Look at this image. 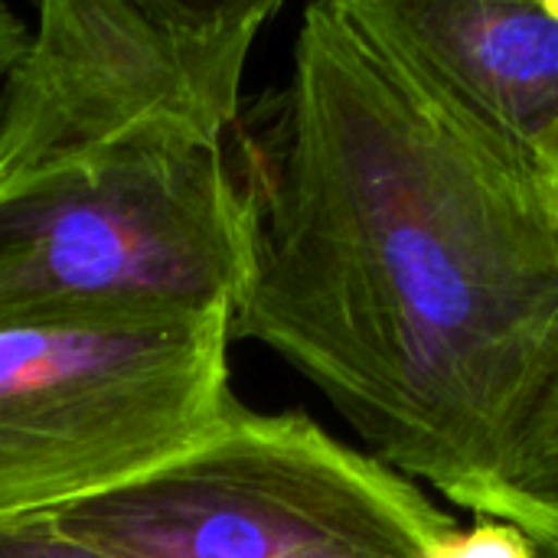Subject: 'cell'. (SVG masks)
<instances>
[{"mask_svg": "<svg viewBox=\"0 0 558 558\" xmlns=\"http://www.w3.org/2000/svg\"><path fill=\"white\" fill-rule=\"evenodd\" d=\"M464 510L481 520L558 533V376L526 418L500 474Z\"/></svg>", "mask_w": 558, "mask_h": 558, "instance_id": "cell-6", "label": "cell"}, {"mask_svg": "<svg viewBox=\"0 0 558 558\" xmlns=\"http://www.w3.org/2000/svg\"><path fill=\"white\" fill-rule=\"evenodd\" d=\"M232 314L0 330V526L157 471L239 405Z\"/></svg>", "mask_w": 558, "mask_h": 558, "instance_id": "cell-4", "label": "cell"}, {"mask_svg": "<svg viewBox=\"0 0 558 558\" xmlns=\"http://www.w3.org/2000/svg\"><path fill=\"white\" fill-rule=\"evenodd\" d=\"M232 340L311 379L402 477L464 507L558 376V193L350 7L311 3L248 141Z\"/></svg>", "mask_w": 558, "mask_h": 558, "instance_id": "cell-1", "label": "cell"}, {"mask_svg": "<svg viewBox=\"0 0 558 558\" xmlns=\"http://www.w3.org/2000/svg\"><path fill=\"white\" fill-rule=\"evenodd\" d=\"M0 558H114L65 536L52 513L13 520L0 526Z\"/></svg>", "mask_w": 558, "mask_h": 558, "instance_id": "cell-8", "label": "cell"}, {"mask_svg": "<svg viewBox=\"0 0 558 558\" xmlns=\"http://www.w3.org/2000/svg\"><path fill=\"white\" fill-rule=\"evenodd\" d=\"M539 549V558H558V533H543V530H526Z\"/></svg>", "mask_w": 558, "mask_h": 558, "instance_id": "cell-10", "label": "cell"}, {"mask_svg": "<svg viewBox=\"0 0 558 558\" xmlns=\"http://www.w3.org/2000/svg\"><path fill=\"white\" fill-rule=\"evenodd\" d=\"M461 118L558 193V0H350Z\"/></svg>", "mask_w": 558, "mask_h": 558, "instance_id": "cell-5", "label": "cell"}, {"mask_svg": "<svg viewBox=\"0 0 558 558\" xmlns=\"http://www.w3.org/2000/svg\"><path fill=\"white\" fill-rule=\"evenodd\" d=\"M29 29H33V23H26L13 7H7L0 0V95H3L10 69L16 65V59L23 56V49L29 43Z\"/></svg>", "mask_w": 558, "mask_h": 558, "instance_id": "cell-9", "label": "cell"}, {"mask_svg": "<svg viewBox=\"0 0 558 558\" xmlns=\"http://www.w3.org/2000/svg\"><path fill=\"white\" fill-rule=\"evenodd\" d=\"M425 558H539L533 536L507 520H481L438 539Z\"/></svg>", "mask_w": 558, "mask_h": 558, "instance_id": "cell-7", "label": "cell"}, {"mask_svg": "<svg viewBox=\"0 0 558 558\" xmlns=\"http://www.w3.org/2000/svg\"><path fill=\"white\" fill-rule=\"evenodd\" d=\"M52 523L114 558H425L458 530L379 458L301 412L242 402L183 454Z\"/></svg>", "mask_w": 558, "mask_h": 558, "instance_id": "cell-3", "label": "cell"}, {"mask_svg": "<svg viewBox=\"0 0 558 558\" xmlns=\"http://www.w3.org/2000/svg\"><path fill=\"white\" fill-rule=\"evenodd\" d=\"M275 0H46L0 95V330L235 314L229 154Z\"/></svg>", "mask_w": 558, "mask_h": 558, "instance_id": "cell-2", "label": "cell"}]
</instances>
